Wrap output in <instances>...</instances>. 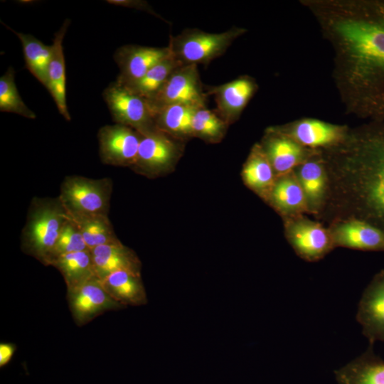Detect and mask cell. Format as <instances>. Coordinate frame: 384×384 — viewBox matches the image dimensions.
<instances>
[{"instance_id":"1","label":"cell","mask_w":384,"mask_h":384,"mask_svg":"<svg viewBox=\"0 0 384 384\" xmlns=\"http://www.w3.org/2000/svg\"><path fill=\"white\" fill-rule=\"evenodd\" d=\"M334 53V76L346 110L384 121V0L304 3Z\"/></svg>"},{"instance_id":"2","label":"cell","mask_w":384,"mask_h":384,"mask_svg":"<svg viewBox=\"0 0 384 384\" xmlns=\"http://www.w3.org/2000/svg\"><path fill=\"white\" fill-rule=\"evenodd\" d=\"M324 151L334 186L353 210L348 218L366 221L384 231V121H369Z\"/></svg>"},{"instance_id":"3","label":"cell","mask_w":384,"mask_h":384,"mask_svg":"<svg viewBox=\"0 0 384 384\" xmlns=\"http://www.w3.org/2000/svg\"><path fill=\"white\" fill-rule=\"evenodd\" d=\"M69 219L58 197L33 198L21 232L22 251L49 266L57 239Z\"/></svg>"},{"instance_id":"4","label":"cell","mask_w":384,"mask_h":384,"mask_svg":"<svg viewBox=\"0 0 384 384\" xmlns=\"http://www.w3.org/2000/svg\"><path fill=\"white\" fill-rule=\"evenodd\" d=\"M245 32V29L236 26L217 33L188 28L171 36L168 46L173 58L182 65L208 64L223 55Z\"/></svg>"},{"instance_id":"5","label":"cell","mask_w":384,"mask_h":384,"mask_svg":"<svg viewBox=\"0 0 384 384\" xmlns=\"http://www.w3.org/2000/svg\"><path fill=\"white\" fill-rule=\"evenodd\" d=\"M112 191L110 178L68 176L61 183L58 198L72 219L108 215Z\"/></svg>"},{"instance_id":"6","label":"cell","mask_w":384,"mask_h":384,"mask_svg":"<svg viewBox=\"0 0 384 384\" xmlns=\"http://www.w3.org/2000/svg\"><path fill=\"white\" fill-rule=\"evenodd\" d=\"M102 96L115 124L132 128L141 135L157 129L148 100L129 87L114 81L104 90Z\"/></svg>"},{"instance_id":"7","label":"cell","mask_w":384,"mask_h":384,"mask_svg":"<svg viewBox=\"0 0 384 384\" xmlns=\"http://www.w3.org/2000/svg\"><path fill=\"white\" fill-rule=\"evenodd\" d=\"M206 95L197 65H186L176 68L148 102L155 114L156 110L171 105L206 107Z\"/></svg>"},{"instance_id":"8","label":"cell","mask_w":384,"mask_h":384,"mask_svg":"<svg viewBox=\"0 0 384 384\" xmlns=\"http://www.w3.org/2000/svg\"><path fill=\"white\" fill-rule=\"evenodd\" d=\"M67 300L73 319L79 326L105 312L125 308L107 294L97 277L77 288L67 290Z\"/></svg>"},{"instance_id":"9","label":"cell","mask_w":384,"mask_h":384,"mask_svg":"<svg viewBox=\"0 0 384 384\" xmlns=\"http://www.w3.org/2000/svg\"><path fill=\"white\" fill-rule=\"evenodd\" d=\"M97 138L99 155L103 164L133 166L142 138L138 132L119 124L105 125L99 129Z\"/></svg>"},{"instance_id":"10","label":"cell","mask_w":384,"mask_h":384,"mask_svg":"<svg viewBox=\"0 0 384 384\" xmlns=\"http://www.w3.org/2000/svg\"><path fill=\"white\" fill-rule=\"evenodd\" d=\"M287 236L295 252L309 262L323 258L334 247L330 231L317 222L300 217L290 219Z\"/></svg>"},{"instance_id":"11","label":"cell","mask_w":384,"mask_h":384,"mask_svg":"<svg viewBox=\"0 0 384 384\" xmlns=\"http://www.w3.org/2000/svg\"><path fill=\"white\" fill-rule=\"evenodd\" d=\"M171 55L169 46L159 48L125 45L117 48L114 59L119 68L116 81L129 85L141 79L153 66Z\"/></svg>"},{"instance_id":"12","label":"cell","mask_w":384,"mask_h":384,"mask_svg":"<svg viewBox=\"0 0 384 384\" xmlns=\"http://www.w3.org/2000/svg\"><path fill=\"white\" fill-rule=\"evenodd\" d=\"M356 320L370 344L384 341V270L378 272L364 289Z\"/></svg>"},{"instance_id":"13","label":"cell","mask_w":384,"mask_h":384,"mask_svg":"<svg viewBox=\"0 0 384 384\" xmlns=\"http://www.w3.org/2000/svg\"><path fill=\"white\" fill-rule=\"evenodd\" d=\"M177 145L158 129L142 135L136 161L132 168L140 173L154 175L167 169L176 158Z\"/></svg>"},{"instance_id":"14","label":"cell","mask_w":384,"mask_h":384,"mask_svg":"<svg viewBox=\"0 0 384 384\" xmlns=\"http://www.w3.org/2000/svg\"><path fill=\"white\" fill-rule=\"evenodd\" d=\"M207 94L215 97L218 114L228 123L238 119L257 90V85L250 76H240L232 81L206 87Z\"/></svg>"},{"instance_id":"15","label":"cell","mask_w":384,"mask_h":384,"mask_svg":"<svg viewBox=\"0 0 384 384\" xmlns=\"http://www.w3.org/2000/svg\"><path fill=\"white\" fill-rule=\"evenodd\" d=\"M334 247L364 251H384V231L360 219L346 218L331 228Z\"/></svg>"},{"instance_id":"16","label":"cell","mask_w":384,"mask_h":384,"mask_svg":"<svg viewBox=\"0 0 384 384\" xmlns=\"http://www.w3.org/2000/svg\"><path fill=\"white\" fill-rule=\"evenodd\" d=\"M305 148L326 149L341 142L348 131L345 127L316 119H303L277 128Z\"/></svg>"},{"instance_id":"17","label":"cell","mask_w":384,"mask_h":384,"mask_svg":"<svg viewBox=\"0 0 384 384\" xmlns=\"http://www.w3.org/2000/svg\"><path fill=\"white\" fill-rule=\"evenodd\" d=\"M275 174H289L306 158V148L277 128H272L261 145Z\"/></svg>"},{"instance_id":"18","label":"cell","mask_w":384,"mask_h":384,"mask_svg":"<svg viewBox=\"0 0 384 384\" xmlns=\"http://www.w3.org/2000/svg\"><path fill=\"white\" fill-rule=\"evenodd\" d=\"M70 23V21L65 19L54 35L46 85L59 113L68 121L71 120V117L66 102V73L63 42Z\"/></svg>"},{"instance_id":"19","label":"cell","mask_w":384,"mask_h":384,"mask_svg":"<svg viewBox=\"0 0 384 384\" xmlns=\"http://www.w3.org/2000/svg\"><path fill=\"white\" fill-rule=\"evenodd\" d=\"M370 344L358 357L335 371L338 384H384V361Z\"/></svg>"},{"instance_id":"20","label":"cell","mask_w":384,"mask_h":384,"mask_svg":"<svg viewBox=\"0 0 384 384\" xmlns=\"http://www.w3.org/2000/svg\"><path fill=\"white\" fill-rule=\"evenodd\" d=\"M95 276L102 280L120 270L140 273V261L134 252L122 242L104 245L90 250Z\"/></svg>"},{"instance_id":"21","label":"cell","mask_w":384,"mask_h":384,"mask_svg":"<svg viewBox=\"0 0 384 384\" xmlns=\"http://www.w3.org/2000/svg\"><path fill=\"white\" fill-rule=\"evenodd\" d=\"M100 281L107 294L124 307L139 306L147 303L146 293L140 273L120 270Z\"/></svg>"},{"instance_id":"22","label":"cell","mask_w":384,"mask_h":384,"mask_svg":"<svg viewBox=\"0 0 384 384\" xmlns=\"http://www.w3.org/2000/svg\"><path fill=\"white\" fill-rule=\"evenodd\" d=\"M306 159L298 168L297 179L304 193L309 209L317 210L327 188L328 177L325 164L314 155Z\"/></svg>"},{"instance_id":"23","label":"cell","mask_w":384,"mask_h":384,"mask_svg":"<svg viewBox=\"0 0 384 384\" xmlns=\"http://www.w3.org/2000/svg\"><path fill=\"white\" fill-rule=\"evenodd\" d=\"M50 266L61 273L67 290L77 288L96 277L90 250L59 255Z\"/></svg>"},{"instance_id":"24","label":"cell","mask_w":384,"mask_h":384,"mask_svg":"<svg viewBox=\"0 0 384 384\" xmlns=\"http://www.w3.org/2000/svg\"><path fill=\"white\" fill-rule=\"evenodd\" d=\"M269 196L274 206L286 214H298L309 209L297 177L291 172L275 181Z\"/></svg>"},{"instance_id":"25","label":"cell","mask_w":384,"mask_h":384,"mask_svg":"<svg viewBox=\"0 0 384 384\" xmlns=\"http://www.w3.org/2000/svg\"><path fill=\"white\" fill-rule=\"evenodd\" d=\"M274 171L261 145H255L251 151L243 170L246 184L260 194H268L275 182Z\"/></svg>"},{"instance_id":"26","label":"cell","mask_w":384,"mask_h":384,"mask_svg":"<svg viewBox=\"0 0 384 384\" xmlns=\"http://www.w3.org/2000/svg\"><path fill=\"white\" fill-rule=\"evenodd\" d=\"M3 24L18 36L22 44L26 68L46 87L52 46L44 44L31 34L17 32Z\"/></svg>"},{"instance_id":"27","label":"cell","mask_w":384,"mask_h":384,"mask_svg":"<svg viewBox=\"0 0 384 384\" xmlns=\"http://www.w3.org/2000/svg\"><path fill=\"white\" fill-rule=\"evenodd\" d=\"M195 107L185 105H171L155 112L156 128L168 135L186 137L193 135L192 119Z\"/></svg>"},{"instance_id":"28","label":"cell","mask_w":384,"mask_h":384,"mask_svg":"<svg viewBox=\"0 0 384 384\" xmlns=\"http://www.w3.org/2000/svg\"><path fill=\"white\" fill-rule=\"evenodd\" d=\"M73 220L77 223L90 250L98 246L121 242L108 215H90Z\"/></svg>"},{"instance_id":"29","label":"cell","mask_w":384,"mask_h":384,"mask_svg":"<svg viewBox=\"0 0 384 384\" xmlns=\"http://www.w3.org/2000/svg\"><path fill=\"white\" fill-rule=\"evenodd\" d=\"M180 65H182L171 55L153 66L141 79L125 86L148 100L159 92L172 72Z\"/></svg>"},{"instance_id":"30","label":"cell","mask_w":384,"mask_h":384,"mask_svg":"<svg viewBox=\"0 0 384 384\" xmlns=\"http://www.w3.org/2000/svg\"><path fill=\"white\" fill-rule=\"evenodd\" d=\"M0 111L12 112L28 119L36 117L18 92L15 83V71L12 67H9L0 78Z\"/></svg>"},{"instance_id":"31","label":"cell","mask_w":384,"mask_h":384,"mask_svg":"<svg viewBox=\"0 0 384 384\" xmlns=\"http://www.w3.org/2000/svg\"><path fill=\"white\" fill-rule=\"evenodd\" d=\"M228 124L218 114L206 107L197 108L192 119L193 135L209 142L220 140Z\"/></svg>"},{"instance_id":"32","label":"cell","mask_w":384,"mask_h":384,"mask_svg":"<svg viewBox=\"0 0 384 384\" xmlns=\"http://www.w3.org/2000/svg\"><path fill=\"white\" fill-rule=\"evenodd\" d=\"M89 250L77 223L70 218L63 225L53 250L49 266L56 257Z\"/></svg>"},{"instance_id":"33","label":"cell","mask_w":384,"mask_h":384,"mask_svg":"<svg viewBox=\"0 0 384 384\" xmlns=\"http://www.w3.org/2000/svg\"><path fill=\"white\" fill-rule=\"evenodd\" d=\"M107 2L111 4L117 6H126L129 8H134L139 10L146 11L151 14L157 16L156 13L151 9V6L147 2L144 1L139 0H107Z\"/></svg>"},{"instance_id":"34","label":"cell","mask_w":384,"mask_h":384,"mask_svg":"<svg viewBox=\"0 0 384 384\" xmlns=\"http://www.w3.org/2000/svg\"><path fill=\"white\" fill-rule=\"evenodd\" d=\"M16 346L12 343H0V367L6 366L12 359Z\"/></svg>"}]
</instances>
